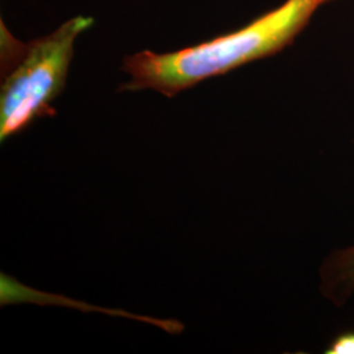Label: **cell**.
I'll list each match as a JSON object with an SVG mask.
<instances>
[{
	"label": "cell",
	"mask_w": 354,
	"mask_h": 354,
	"mask_svg": "<svg viewBox=\"0 0 354 354\" xmlns=\"http://www.w3.org/2000/svg\"><path fill=\"white\" fill-rule=\"evenodd\" d=\"M333 1L337 0H285L241 29L200 45L165 54L145 50L129 55L122 70L130 82L120 89H153L175 97L203 80L285 50L317 11Z\"/></svg>",
	"instance_id": "cell-1"
},
{
	"label": "cell",
	"mask_w": 354,
	"mask_h": 354,
	"mask_svg": "<svg viewBox=\"0 0 354 354\" xmlns=\"http://www.w3.org/2000/svg\"><path fill=\"white\" fill-rule=\"evenodd\" d=\"M93 24L76 16L45 37L23 44L1 24L0 140H10L33 121L54 115L51 108L66 84L76 38Z\"/></svg>",
	"instance_id": "cell-2"
},
{
	"label": "cell",
	"mask_w": 354,
	"mask_h": 354,
	"mask_svg": "<svg viewBox=\"0 0 354 354\" xmlns=\"http://www.w3.org/2000/svg\"><path fill=\"white\" fill-rule=\"evenodd\" d=\"M319 290L335 307H344L354 295V244L335 250L319 268Z\"/></svg>",
	"instance_id": "cell-3"
},
{
	"label": "cell",
	"mask_w": 354,
	"mask_h": 354,
	"mask_svg": "<svg viewBox=\"0 0 354 354\" xmlns=\"http://www.w3.org/2000/svg\"><path fill=\"white\" fill-rule=\"evenodd\" d=\"M326 354H354V329L340 332L329 342Z\"/></svg>",
	"instance_id": "cell-4"
}]
</instances>
